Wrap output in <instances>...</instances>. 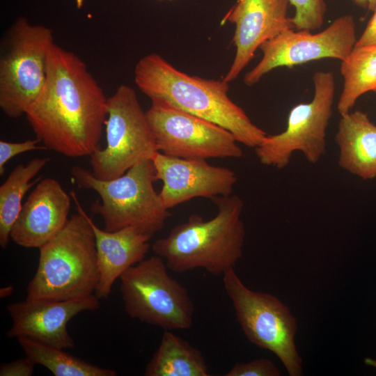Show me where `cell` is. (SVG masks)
Here are the masks:
<instances>
[{"mask_svg":"<svg viewBox=\"0 0 376 376\" xmlns=\"http://www.w3.org/2000/svg\"><path fill=\"white\" fill-rule=\"evenodd\" d=\"M107 100L86 64L54 42L45 84L25 116L47 150L72 158L91 156L100 148Z\"/></svg>","mask_w":376,"mask_h":376,"instance_id":"1","label":"cell"},{"mask_svg":"<svg viewBox=\"0 0 376 376\" xmlns=\"http://www.w3.org/2000/svg\"><path fill=\"white\" fill-rule=\"evenodd\" d=\"M134 81L151 100H161L212 122L231 132L239 143L255 148L267 136L228 97V83L180 71L160 55L143 56L134 68Z\"/></svg>","mask_w":376,"mask_h":376,"instance_id":"2","label":"cell"},{"mask_svg":"<svg viewBox=\"0 0 376 376\" xmlns=\"http://www.w3.org/2000/svg\"><path fill=\"white\" fill-rule=\"evenodd\" d=\"M211 200L217 207L213 218L204 220L191 214L154 242L153 252L164 260L169 269L180 274L201 268L223 275L242 258L246 235L242 199L230 194Z\"/></svg>","mask_w":376,"mask_h":376,"instance_id":"3","label":"cell"},{"mask_svg":"<svg viewBox=\"0 0 376 376\" xmlns=\"http://www.w3.org/2000/svg\"><path fill=\"white\" fill-rule=\"evenodd\" d=\"M77 213L41 246L37 270L26 288V299L66 301L93 295L100 281L95 239L88 216L75 192Z\"/></svg>","mask_w":376,"mask_h":376,"instance_id":"4","label":"cell"},{"mask_svg":"<svg viewBox=\"0 0 376 376\" xmlns=\"http://www.w3.org/2000/svg\"><path fill=\"white\" fill-rule=\"evenodd\" d=\"M72 180L79 189H93L100 196L91 211L103 219L112 232L136 227L152 237L164 227L171 214L154 188L155 170L152 159L143 161L111 180H100L81 166L71 169Z\"/></svg>","mask_w":376,"mask_h":376,"instance_id":"5","label":"cell"},{"mask_svg":"<svg viewBox=\"0 0 376 376\" xmlns=\"http://www.w3.org/2000/svg\"><path fill=\"white\" fill-rule=\"evenodd\" d=\"M54 42L51 29L23 17L6 31L1 45L0 108L7 116L25 115L40 93Z\"/></svg>","mask_w":376,"mask_h":376,"instance_id":"6","label":"cell"},{"mask_svg":"<svg viewBox=\"0 0 376 376\" xmlns=\"http://www.w3.org/2000/svg\"><path fill=\"white\" fill-rule=\"evenodd\" d=\"M164 260L154 255L120 276V290L128 315L164 330L188 329L194 305L187 289L168 272Z\"/></svg>","mask_w":376,"mask_h":376,"instance_id":"7","label":"cell"},{"mask_svg":"<svg viewBox=\"0 0 376 376\" xmlns=\"http://www.w3.org/2000/svg\"><path fill=\"white\" fill-rule=\"evenodd\" d=\"M223 282L248 340L273 352L290 376L302 375L295 341L297 324L289 308L274 295L248 288L234 268L224 273Z\"/></svg>","mask_w":376,"mask_h":376,"instance_id":"8","label":"cell"},{"mask_svg":"<svg viewBox=\"0 0 376 376\" xmlns=\"http://www.w3.org/2000/svg\"><path fill=\"white\" fill-rule=\"evenodd\" d=\"M313 81V100L293 107L285 130L275 135H267L254 148L263 165L284 169L295 152H301L311 164L318 163L325 155L326 131L336 93L335 77L331 71H318Z\"/></svg>","mask_w":376,"mask_h":376,"instance_id":"9","label":"cell"},{"mask_svg":"<svg viewBox=\"0 0 376 376\" xmlns=\"http://www.w3.org/2000/svg\"><path fill=\"white\" fill-rule=\"evenodd\" d=\"M105 130L106 147L90 156L92 173L98 179L120 177L159 151L146 112L127 85H120L108 97Z\"/></svg>","mask_w":376,"mask_h":376,"instance_id":"10","label":"cell"},{"mask_svg":"<svg viewBox=\"0 0 376 376\" xmlns=\"http://www.w3.org/2000/svg\"><path fill=\"white\" fill-rule=\"evenodd\" d=\"M151 101L146 114L160 152L190 159L242 157L228 130L165 102Z\"/></svg>","mask_w":376,"mask_h":376,"instance_id":"11","label":"cell"},{"mask_svg":"<svg viewBox=\"0 0 376 376\" xmlns=\"http://www.w3.org/2000/svg\"><path fill=\"white\" fill-rule=\"evenodd\" d=\"M356 42V24L351 15L336 18L328 27L316 33L308 30H287L260 47L263 57L246 73L244 82L252 86L265 74L279 67L292 68L323 58L343 61L352 52Z\"/></svg>","mask_w":376,"mask_h":376,"instance_id":"12","label":"cell"},{"mask_svg":"<svg viewBox=\"0 0 376 376\" xmlns=\"http://www.w3.org/2000/svg\"><path fill=\"white\" fill-rule=\"evenodd\" d=\"M152 160L155 180L163 183L159 195L168 210L197 197L230 195L237 179L233 170L209 164L205 159L175 157L158 151Z\"/></svg>","mask_w":376,"mask_h":376,"instance_id":"13","label":"cell"},{"mask_svg":"<svg viewBox=\"0 0 376 376\" xmlns=\"http://www.w3.org/2000/svg\"><path fill=\"white\" fill-rule=\"evenodd\" d=\"M100 307L95 295L72 300L29 299L6 306L12 326L10 338L28 337L62 349L73 348L75 342L67 329L68 322L77 314Z\"/></svg>","mask_w":376,"mask_h":376,"instance_id":"14","label":"cell"},{"mask_svg":"<svg viewBox=\"0 0 376 376\" xmlns=\"http://www.w3.org/2000/svg\"><path fill=\"white\" fill-rule=\"evenodd\" d=\"M288 4V0H237L223 19L235 24L233 42L236 49L224 81H234L264 42L294 28L292 17L287 15Z\"/></svg>","mask_w":376,"mask_h":376,"instance_id":"15","label":"cell"},{"mask_svg":"<svg viewBox=\"0 0 376 376\" xmlns=\"http://www.w3.org/2000/svg\"><path fill=\"white\" fill-rule=\"evenodd\" d=\"M72 199L56 179L38 181L22 205L10 239L22 247L40 249L68 221Z\"/></svg>","mask_w":376,"mask_h":376,"instance_id":"16","label":"cell"},{"mask_svg":"<svg viewBox=\"0 0 376 376\" xmlns=\"http://www.w3.org/2000/svg\"><path fill=\"white\" fill-rule=\"evenodd\" d=\"M94 232L100 281L95 295L99 298L109 296L116 280L130 267L143 260L150 249L152 238L136 227L116 231L98 228L88 217Z\"/></svg>","mask_w":376,"mask_h":376,"instance_id":"17","label":"cell"},{"mask_svg":"<svg viewBox=\"0 0 376 376\" xmlns=\"http://www.w3.org/2000/svg\"><path fill=\"white\" fill-rule=\"evenodd\" d=\"M335 141L340 168L363 180L376 178V125L366 113L341 115Z\"/></svg>","mask_w":376,"mask_h":376,"instance_id":"18","label":"cell"},{"mask_svg":"<svg viewBox=\"0 0 376 376\" xmlns=\"http://www.w3.org/2000/svg\"><path fill=\"white\" fill-rule=\"evenodd\" d=\"M146 376H208L202 353L169 330L164 332L159 346L147 363Z\"/></svg>","mask_w":376,"mask_h":376,"instance_id":"19","label":"cell"},{"mask_svg":"<svg viewBox=\"0 0 376 376\" xmlns=\"http://www.w3.org/2000/svg\"><path fill=\"white\" fill-rule=\"evenodd\" d=\"M343 86L337 103L340 115L350 111L360 96L376 93V46L354 47L341 61Z\"/></svg>","mask_w":376,"mask_h":376,"instance_id":"20","label":"cell"},{"mask_svg":"<svg viewBox=\"0 0 376 376\" xmlns=\"http://www.w3.org/2000/svg\"><path fill=\"white\" fill-rule=\"evenodd\" d=\"M49 161L34 158L26 164L17 165L0 186V246L6 249L10 232L22 208V201L27 191L40 178L31 181Z\"/></svg>","mask_w":376,"mask_h":376,"instance_id":"21","label":"cell"},{"mask_svg":"<svg viewBox=\"0 0 376 376\" xmlns=\"http://www.w3.org/2000/svg\"><path fill=\"white\" fill-rule=\"evenodd\" d=\"M26 356L47 368L55 376H115L114 370L102 368L28 337L17 338Z\"/></svg>","mask_w":376,"mask_h":376,"instance_id":"22","label":"cell"},{"mask_svg":"<svg viewBox=\"0 0 376 376\" xmlns=\"http://www.w3.org/2000/svg\"><path fill=\"white\" fill-rule=\"evenodd\" d=\"M295 7L292 17L296 30L314 31L324 23L327 5L324 0H288Z\"/></svg>","mask_w":376,"mask_h":376,"instance_id":"23","label":"cell"},{"mask_svg":"<svg viewBox=\"0 0 376 376\" xmlns=\"http://www.w3.org/2000/svg\"><path fill=\"white\" fill-rule=\"evenodd\" d=\"M279 368L268 359L260 358L248 363L237 362L226 376H279Z\"/></svg>","mask_w":376,"mask_h":376,"instance_id":"24","label":"cell"},{"mask_svg":"<svg viewBox=\"0 0 376 376\" xmlns=\"http://www.w3.org/2000/svg\"><path fill=\"white\" fill-rule=\"evenodd\" d=\"M40 140L36 137L34 139L27 140L22 142H9L0 141V175L2 176L5 171V165L13 157L32 150H45L44 146H38Z\"/></svg>","mask_w":376,"mask_h":376,"instance_id":"25","label":"cell"},{"mask_svg":"<svg viewBox=\"0 0 376 376\" xmlns=\"http://www.w3.org/2000/svg\"><path fill=\"white\" fill-rule=\"evenodd\" d=\"M36 363L27 356L26 357L1 363V376H31L33 373Z\"/></svg>","mask_w":376,"mask_h":376,"instance_id":"26","label":"cell"},{"mask_svg":"<svg viewBox=\"0 0 376 376\" xmlns=\"http://www.w3.org/2000/svg\"><path fill=\"white\" fill-rule=\"evenodd\" d=\"M376 46V9L354 47Z\"/></svg>","mask_w":376,"mask_h":376,"instance_id":"27","label":"cell"},{"mask_svg":"<svg viewBox=\"0 0 376 376\" xmlns=\"http://www.w3.org/2000/svg\"><path fill=\"white\" fill-rule=\"evenodd\" d=\"M359 6L374 11L376 9V0H353Z\"/></svg>","mask_w":376,"mask_h":376,"instance_id":"28","label":"cell"},{"mask_svg":"<svg viewBox=\"0 0 376 376\" xmlns=\"http://www.w3.org/2000/svg\"><path fill=\"white\" fill-rule=\"evenodd\" d=\"M13 287L11 285L3 287L0 289V297L5 298L10 296L13 292Z\"/></svg>","mask_w":376,"mask_h":376,"instance_id":"29","label":"cell"},{"mask_svg":"<svg viewBox=\"0 0 376 376\" xmlns=\"http://www.w3.org/2000/svg\"><path fill=\"white\" fill-rule=\"evenodd\" d=\"M364 363L367 366H372L376 368V360L370 357H366L364 359Z\"/></svg>","mask_w":376,"mask_h":376,"instance_id":"30","label":"cell"},{"mask_svg":"<svg viewBox=\"0 0 376 376\" xmlns=\"http://www.w3.org/2000/svg\"><path fill=\"white\" fill-rule=\"evenodd\" d=\"M76 1V6L77 7V8H81L83 6V3H84V0H75Z\"/></svg>","mask_w":376,"mask_h":376,"instance_id":"31","label":"cell"},{"mask_svg":"<svg viewBox=\"0 0 376 376\" xmlns=\"http://www.w3.org/2000/svg\"><path fill=\"white\" fill-rule=\"evenodd\" d=\"M159 1H162V0H159ZM170 1V0H169Z\"/></svg>","mask_w":376,"mask_h":376,"instance_id":"32","label":"cell"}]
</instances>
